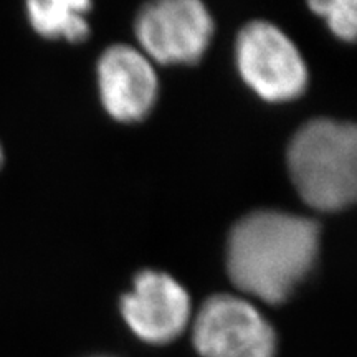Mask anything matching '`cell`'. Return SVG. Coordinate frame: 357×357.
<instances>
[{
  "label": "cell",
  "instance_id": "6da1fadb",
  "mask_svg": "<svg viewBox=\"0 0 357 357\" xmlns=\"http://www.w3.org/2000/svg\"><path fill=\"white\" fill-rule=\"evenodd\" d=\"M319 253V225L278 211L245 215L231 229L227 270L240 291L270 305L291 296Z\"/></svg>",
  "mask_w": 357,
  "mask_h": 357
},
{
  "label": "cell",
  "instance_id": "7a4b0ae2",
  "mask_svg": "<svg viewBox=\"0 0 357 357\" xmlns=\"http://www.w3.org/2000/svg\"><path fill=\"white\" fill-rule=\"evenodd\" d=\"M288 169L300 197L311 208L336 212L356 199L357 132L351 123L312 119L294 134Z\"/></svg>",
  "mask_w": 357,
  "mask_h": 357
},
{
  "label": "cell",
  "instance_id": "3957f363",
  "mask_svg": "<svg viewBox=\"0 0 357 357\" xmlns=\"http://www.w3.org/2000/svg\"><path fill=\"white\" fill-rule=\"evenodd\" d=\"M236 66L243 82L270 102L303 95L307 68L293 40L268 22L245 25L236 38Z\"/></svg>",
  "mask_w": 357,
  "mask_h": 357
},
{
  "label": "cell",
  "instance_id": "277c9868",
  "mask_svg": "<svg viewBox=\"0 0 357 357\" xmlns=\"http://www.w3.org/2000/svg\"><path fill=\"white\" fill-rule=\"evenodd\" d=\"M212 35L213 20L202 0H151L136 19L142 53L162 65L199 61Z\"/></svg>",
  "mask_w": 357,
  "mask_h": 357
},
{
  "label": "cell",
  "instance_id": "5b68a950",
  "mask_svg": "<svg viewBox=\"0 0 357 357\" xmlns=\"http://www.w3.org/2000/svg\"><path fill=\"white\" fill-rule=\"evenodd\" d=\"M192 341L202 357H275L273 328L252 303L215 294L200 307Z\"/></svg>",
  "mask_w": 357,
  "mask_h": 357
},
{
  "label": "cell",
  "instance_id": "8992f818",
  "mask_svg": "<svg viewBox=\"0 0 357 357\" xmlns=\"http://www.w3.org/2000/svg\"><path fill=\"white\" fill-rule=\"evenodd\" d=\"M123 318L129 329L151 344H166L185 329L190 318L189 293L172 276L144 270L121 300Z\"/></svg>",
  "mask_w": 357,
  "mask_h": 357
},
{
  "label": "cell",
  "instance_id": "52a82bcc",
  "mask_svg": "<svg viewBox=\"0 0 357 357\" xmlns=\"http://www.w3.org/2000/svg\"><path fill=\"white\" fill-rule=\"evenodd\" d=\"M98 86L105 109L116 121H141L158 98L153 61L128 45H114L98 61Z\"/></svg>",
  "mask_w": 357,
  "mask_h": 357
},
{
  "label": "cell",
  "instance_id": "ba28073f",
  "mask_svg": "<svg viewBox=\"0 0 357 357\" xmlns=\"http://www.w3.org/2000/svg\"><path fill=\"white\" fill-rule=\"evenodd\" d=\"M89 8L91 0H26V13L35 32L66 42H83L88 37Z\"/></svg>",
  "mask_w": 357,
  "mask_h": 357
},
{
  "label": "cell",
  "instance_id": "9c48e42d",
  "mask_svg": "<svg viewBox=\"0 0 357 357\" xmlns=\"http://www.w3.org/2000/svg\"><path fill=\"white\" fill-rule=\"evenodd\" d=\"M316 15L323 17L331 32L346 42L356 38L357 0H307Z\"/></svg>",
  "mask_w": 357,
  "mask_h": 357
},
{
  "label": "cell",
  "instance_id": "30bf717a",
  "mask_svg": "<svg viewBox=\"0 0 357 357\" xmlns=\"http://www.w3.org/2000/svg\"><path fill=\"white\" fill-rule=\"evenodd\" d=\"M3 164V149H2V144H0V167H2Z\"/></svg>",
  "mask_w": 357,
  "mask_h": 357
}]
</instances>
